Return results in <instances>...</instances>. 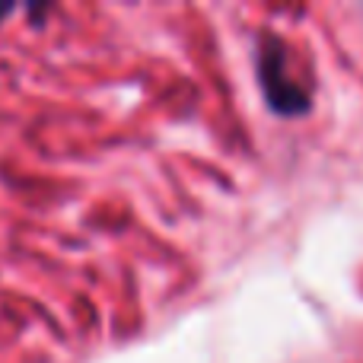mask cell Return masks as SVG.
Returning <instances> with one entry per match:
<instances>
[{
    "mask_svg": "<svg viewBox=\"0 0 363 363\" xmlns=\"http://www.w3.org/2000/svg\"><path fill=\"white\" fill-rule=\"evenodd\" d=\"M255 77L264 102L281 118H300L313 108V93L303 80H296L290 67V48L277 32L264 29L255 38Z\"/></svg>",
    "mask_w": 363,
    "mask_h": 363,
    "instance_id": "obj_1",
    "label": "cell"
},
{
    "mask_svg": "<svg viewBox=\"0 0 363 363\" xmlns=\"http://www.w3.org/2000/svg\"><path fill=\"white\" fill-rule=\"evenodd\" d=\"M13 10H16V6H13V4H0V23H4V19L10 16Z\"/></svg>",
    "mask_w": 363,
    "mask_h": 363,
    "instance_id": "obj_2",
    "label": "cell"
}]
</instances>
